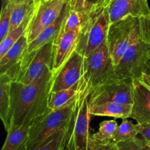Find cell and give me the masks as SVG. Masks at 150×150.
I'll list each match as a JSON object with an SVG mask.
<instances>
[{
	"label": "cell",
	"instance_id": "obj_1",
	"mask_svg": "<svg viewBox=\"0 0 150 150\" xmlns=\"http://www.w3.org/2000/svg\"><path fill=\"white\" fill-rule=\"evenodd\" d=\"M53 79L54 73L48 68L42 76L27 84L12 82L10 126L30 125L35 119L49 109L48 100Z\"/></svg>",
	"mask_w": 150,
	"mask_h": 150
},
{
	"label": "cell",
	"instance_id": "obj_2",
	"mask_svg": "<svg viewBox=\"0 0 150 150\" xmlns=\"http://www.w3.org/2000/svg\"><path fill=\"white\" fill-rule=\"evenodd\" d=\"M89 89L83 77L79 82L74 109L67 127L65 150H88L91 114Z\"/></svg>",
	"mask_w": 150,
	"mask_h": 150
},
{
	"label": "cell",
	"instance_id": "obj_3",
	"mask_svg": "<svg viewBox=\"0 0 150 150\" xmlns=\"http://www.w3.org/2000/svg\"><path fill=\"white\" fill-rule=\"evenodd\" d=\"M110 22L107 5L90 9L81 27L76 51L86 57L107 41Z\"/></svg>",
	"mask_w": 150,
	"mask_h": 150
},
{
	"label": "cell",
	"instance_id": "obj_4",
	"mask_svg": "<svg viewBox=\"0 0 150 150\" xmlns=\"http://www.w3.org/2000/svg\"><path fill=\"white\" fill-rule=\"evenodd\" d=\"M75 102L57 110L48 109L34 120L29 127L28 150H36L46 143L58 130L68 125Z\"/></svg>",
	"mask_w": 150,
	"mask_h": 150
},
{
	"label": "cell",
	"instance_id": "obj_5",
	"mask_svg": "<svg viewBox=\"0 0 150 150\" xmlns=\"http://www.w3.org/2000/svg\"><path fill=\"white\" fill-rule=\"evenodd\" d=\"M140 38L139 18L129 16L110 24L107 43L114 65L120 62L129 47Z\"/></svg>",
	"mask_w": 150,
	"mask_h": 150
},
{
	"label": "cell",
	"instance_id": "obj_6",
	"mask_svg": "<svg viewBox=\"0 0 150 150\" xmlns=\"http://www.w3.org/2000/svg\"><path fill=\"white\" fill-rule=\"evenodd\" d=\"M133 81L115 74L89 91V105L108 102L133 105Z\"/></svg>",
	"mask_w": 150,
	"mask_h": 150
},
{
	"label": "cell",
	"instance_id": "obj_7",
	"mask_svg": "<svg viewBox=\"0 0 150 150\" xmlns=\"http://www.w3.org/2000/svg\"><path fill=\"white\" fill-rule=\"evenodd\" d=\"M83 79L89 91L115 75V65L110 54L107 41L84 57Z\"/></svg>",
	"mask_w": 150,
	"mask_h": 150
},
{
	"label": "cell",
	"instance_id": "obj_8",
	"mask_svg": "<svg viewBox=\"0 0 150 150\" xmlns=\"http://www.w3.org/2000/svg\"><path fill=\"white\" fill-rule=\"evenodd\" d=\"M54 48V42H51L23 56L16 81L27 84L42 76L47 69L52 70Z\"/></svg>",
	"mask_w": 150,
	"mask_h": 150
},
{
	"label": "cell",
	"instance_id": "obj_9",
	"mask_svg": "<svg viewBox=\"0 0 150 150\" xmlns=\"http://www.w3.org/2000/svg\"><path fill=\"white\" fill-rule=\"evenodd\" d=\"M67 0H39L35 3L32 18L26 32L28 42L33 40L59 18Z\"/></svg>",
	"mask_w": 150,
	"mask_h": 150
},
{
	"label": "cell",
	"instance_id": "obj_10",
	"mask_svg": "<svg viewBox=\"0 0 150 150\" xmlns=\"http://www.w3.org/2000/svg\"><path fill=\"white\" fill-rule=\"evenodd\" d=\"M150 54V45L140 38L126 51L115 66V74L124 78L139 79Z\"/></svg>",
	"mask_w": 150,
	"mask_h": 150
},
{
	"label": "cell",
	"instance_id": "obj_11",
	"mask_svg": "<svg viewBox=\"0 0 150 150\" xmlns=\"http://www.w3.org/2000/svg\"><path fill=\"white\" fill-rule=\"evenodd\" d=\"M84 57L75 51L67 61L54 74L51 92L67 89L79 83L83 77Z\"/></svg>",
	"mask_w": 150,
	"mask_h": 150
},
{
	"label": "cell",
	"instance_id": "obj_12",
	"mask_svg": "<svg viewBox=\"0 0 150 150\" xmlns=\"http://www.w3.org/2000/svg\"><path fill=\"white\" fill-rule=\"evenodd\" d=\"M107 8L111 23L129 16L140 18L150 15L147 0H109Z\"/></svg>",
	"mask_w": 150,
	"mask_h": 150
},
{
	"label": "cell",
	"instance_id": "obj_13",
	"mask_svg": "<svg viewBox=\"0 0 150 150\" xmlns=\"http://www.w3.org/2000/svg\"><path fill=\"white\" fill-rule=\"evenodd\" d=\"M81 28L66 33H59L54 41L52 72L54 74L62 67L73 53L76 51Z\"/></svg>",
	"mask_w": 150,
	"mask_h": 150
},
{
	"label": "cell",
	"instance_id": "obj_14",
	"mask_svg": "<svg viewBox=\"0 0 150 150\" xmlns=\"http://www.w3.org/2000/svg\"><path fill=\"white\" fill-rule=\"evenodd\" d=\"M27 37L26 34L7 51V52L0 58V74L5 73L15 81L20 70L21 62L24 52L28 46Z\"/></svg>",
	"mask_w": 150,
	"mask_h": 150
},
{
	"label": "cell",
	"instance_id": "obj_15",
	"mask_svg": "<svg viewBox=\"0 0 150 150\" xmlns=\"http://www.w3.org/2000/svg\"><path fill=\"white\" fill-rule=\"evenodd\" d=\"M130 118L141 125L150 123V89L139 79L133 81V103Z\"/></svg>",
	"mask_w": 150,
	"mask_h": 150
},
{
	"label": "cell",
	"instance_id": "obj_16",
	"mask_svg": "<svg viewBox=\"0 0 150 150\" xmlns=\"http://www.w3.org/2000/svg\"><path fill=\"white\" fill-rule=\"evenodd\" d=\"M66 13H67V4L63 10L62 14L60 15L59 18L53 24L44 29L33 40L29 42L23 56L26 55V54H29L32 51H35V50L38 49V48L43 46L44 45L48 43V42H54V41L58 38L62 29L63 23H64V21L66 16Z\"/></svg>",
	"mask_w": 150,
	"mask_h": 150
},
{
	"label": "cell",
	"instance_id": "obj_17",
	"mask_svg": "<svg viewBox=\"0 0 150 150\" xmlns=\"http://www.w3.org/2000/svg\"><path fill=\"white\" fill-rule=\"evenodd\" d=\"M132 107V104L108 102L89 105V113L96 117H110L124 120L130 117Z\"/></svg>",
	"mask_w": 150,
	"mask_h": 150
},
{
	"label": "cell",
	"instance_id": "obj_18",
	"mask_svg": "<svg viewBox=\"0 0 150 150\" xmlns=\"http://www.w3.org/2000/svg\"><path fill=\"white\" fill-rule=\"evenodd\" d=\"M30 125H11L1 150H28L27 142Z\"/></svg>",
	"mask_w": 150,
	"mask_h": 150
},
{
	"label": "cell",
	"instance_id": "obj_19",
	"mask_svg": "<svg viewBox=\"0 0 150 150\" xmlns=\"http://www.w3.org/2000/svg\"><path fill=\"white\" fill-rule=\"evenodd\" d=\"M12 82V79L7 74H0V117L6 131L10 127V92Z\"/></svg>",
	"mask_w": 150,
	"mask_h": 150
},
{
	"label": "cell",
	"instance_id": "obj_20",
	"mask_svg": "<svg viewBox=\"0 0 150 150\" xmlns=\"http://www.w3.org/2000/svg\"><path fill=\"white\" fill-rule=\"evenodd\" d=\"M79 82L69 89L51 92L48 100V108L57 110L74 103L79 88Z\"/></svg>",
	"mask_w": 150,
	"mask_h": 150
},
{
	"label": "cell",
	"instance_id": "obj_21",
	"mask_svg": "<svg viewBox=\"0 0 150 150\" xmlns=\"http://www.w3.org/2000/svg\"><path fill=\"white\" fill-rule=\"evenodd\" d=\"M32 13L33 11L23 21L21 24L19 25L16 29L10 31L9 33L6 35L5 38L2 40H1V42H0V58H1L7 52V51L20 39L21 37L26 34V29H27L29 22L32 18Z\"/></svg>",
	"mask_w": 150,
	"mask_h": 150
},
{
	"label": "cell",
	"instance_id": "obj_22",
	"mask_svg": "<svg viewBox=\"0 0 150 150\" xmlns=\"http://www.w3.org/2000/svg\"><path fill=\"white\" fill-rule=\"evenodd\" d=\"M142 125L136 123L134 124L133 122L130 121L127 119L122 120L121 124L118 126L116 131L113 142L116 143L125 142L135 139L139 135H140Z\"/></svg>",
	"mask_w": 150,
	"mask_h": 150
},
{
	"label": "cell",
	"instance_id": "obj_23",
	"mask_svg": "<svg viewBox=\"0 0 150 150\" xmlns=\"http://www.w3.org/2000/svg\"><path fill=\"white\" fill-rule=\"evenodd\" d=\"M35 3H17L13 1L10 31L16 29L21 24L23 21L33 11Z\"/></svg>",
	"mask_w": 150,
	"mask_h": 150
},
{
	"label": "cell",
	"instance_id": "obj_24",
	"mask_svg": "<svg viewBox=\"0 0 150 150\" xmlns=\"http://www.w3.org/2000/svg\"><path fill=\"white\" fill-rule=\"evenodd\" d=\"M118 123L116 120H105L100 123L98 130L90 137L95 142L100 143H108L113 142L116 131L118 127Z\"/></svg>",
	"mask_w": 150,
	"mask_h": 150
},
{
	"label": "cell",
	"instance_id": "obj_25",
	"mask_svg": "<svg viewBox=\"0 0 150 150\" xmlns=\"http://www.w3.org/2000/svg\"><path fill=\"white\" fill-rule=\"evenodd\" d=\"M67 126L57 132L46 143L36 150H64L65 149Z\"/></svg>",
	"mask_w": 150,
	"mask_h": 150
},
{
	"label": "cell",
	"instance_id": "obj_26",
	"mask_svg": "<svg viewBox=\"0 0 150 150\" xmlns=\"http://www.w3.org/2000/svg\"><path fill=\"white\" fill-rule=\"evenodd\" d=\"M13 1L11 0H2L1 15H0V40H2L10 31Z\"/></svg>",
	"mask_w": 150,
	"mask_h": 150
},
{
	"label": "cell",
	"instance_id": "obj_27",
	"mask_svg": "<svg viewBox=\"0 0 150 150\" xmlns=\"http://www.w3.org/2000/svg\"><path fill=\"white\" fill-rule=\"evenodd\" d=\"M139 136L135 139L117 143L119 150H150L149 144L141 135Z\"/></svg>",
	"mask_w": 150,
	"mask_h": 150
},
{
	"label": "cell",
	"instance_id": "obj_28",
	"mask_svg": "<svg viewBox=\"0 0 150 150\" xmlns=\"http://www.w3.org/2000/svg\"><path fill=\"white\" fill-rule=\"evenodd\" d=\"M139 20L141 38L144 42L150 45V15L140 18Z\"/></svg>",
	"mask_w": 150,
	"mask_h": 150
},
{
	"label": "cell",
	"instance_id": "obj_29",
	"mask_svg": "<svg viewBox=\"0 0 150 150\" xmlns=\"http://www.w3.org/2000/svg\"><path fill=\"white\" fill-rule=\"evenodd\" d=\"M88 150H119V148L117 143L114 142L100 143L95 142L90 137L89 140Z\"/></svg>",
	"mask_w": 150,
	"mask_h": 150
},
{
	"label": "cell",
	"instance_id": "obj_30",
	"mask_svg": "<svg viewBox=\"0 0 150 150\" xmlns=\"http://www.w3.org/2000/svg\"><path fill=\"white\" fill-rule=\"evenodd\" d=\"M140 135L150 144V123L142 125Z\"/></svg>",
	"mask_w": 150,
	"mask_h": 150
},
{
	"label": "cell",
	"instance_id": "obj_31",
	"mask_svg": "<svg viewBox=\"0 0 150 150\" xmlns=\"http://www.w3.org/2000/svg\"><path fill=\"white\" fill-rule=\"evenodd\" d=\"M108 1H109V0H86V6H87L88 9H89V10L92 7L107 5Z\"/></svg>",
	"mask_w": 150,
	"mask_h": 150
},
{
	"label": "cell",
	"instance_id": "obj_32",
	"mask_svg": "<svg viewBox=\"0 0 150 150\" xmlns=\"http://www.w3.org/2000/svg\"><path fill=\"white\" fill-rule=\"evenodd\" d=\"M139 80L143 84H144L146 87L149 88L150 89V76L149 75H146L145 74V73H143Z\"/></svg>",
	"mask_w": 150,
	"mask_h": 150
},
{
	"label": "cell",
	"instance_id": "obj_33",
	"mask_svg": "<svg viewBox=\"0 0 150 150\" xmlns=\"http://www.w3.org/2000/svg\"><path fill=\"white\" fill-rule=\"evenodd\" d=\"M143 73H145V74L146 75H149L150 76V54L149 56V58H148L147 61H146V64H145Z\"/></svg>",
	"mask_w": 150,
	"mask_h": 150
},
{
	"label": "cell",
	"instance_id": "obj_34",
	"mask_svg": "<svg viewBox=\"0 0 150 150\" xmlns=\"http://www.w3.org/2000/svg\"><path fill=\"white\" fill-rule=\"evenodd\" d=\"M11 1L17 3H35V0H11Z\"/></svg>",
	"mask_w": 150,
	"mask_h": 150
},
{
	"label": "cell",
	"instance_id": "obj_35",
	"mask_svg": "<svg viewBox=\"0 0 150 150\" xmlns=\"http://www.w3.org/2000/svg\"><path fill=\"white\" fill-rule=\"evenodd\" d=\"M38 1H39V0H35V3H36Z\"/></svg>",
	"mask_w": 150,
	"mask_h": 150
},
{
	"label": "cell",
	"instance_id": "obj_36",
	"mask_svg": "<svg viewBox=\"0 0 150 150\" xmlns=\"http://www.w3.org/2000/svg\"><path fill=\"white\" fill-rule=\"evenodd\" d=\"M70 1V0H67V1Z\"/></svg>",
	"mask_w": 150,
	"mask_h": 150
},
{
	"label": "cell",
	"instance_id": "obj_37",
	"mask_svg": "<svg viewBox=\"0 0 150 150\" xmlns=\"http://www.w3.org/2000/svg\"><path fill=\"white\" fill-rule=\"evenodd\" d=\"M64 150H65V149H64Z\"/></svg>",
	"mask_w": 150,
	"mask_h": 150
}]
</instances>
